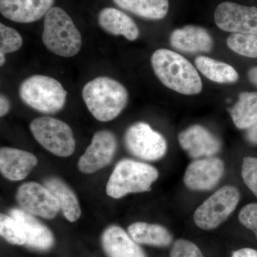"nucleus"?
<instances>
[{
	"mask_svg": "<svg viewBox=\"0 0 257 257\" xmlns=\"http://www.w3.org/2000/svg\"><path fill=\"white\" fill-rule=\"evenodd\" d=\"M248 78L250 82L257 87V67H253L248 71Z\"/></svg>",
	"mask_w": 257,
	"mask_h": 257,
	"instance_id": "nucleus-34",
	"label": "nucleus"
},
{
	"mask_svg": "<svg viewBox=\"0 0 257 257\" xmlns=\"http://www.w3.org/2000/svg\"><path fill=\"white\" fill-rule=\"evenodd\" d=\"M25 104L44 114H55L63 109L67 92L57 79L36 74L25 79L19 88Z\"/></svg>",
	"mask_w": 257,
	"mask_h": 257,
	"instance_id": "nucleus-5",
	"label": "nucleus"
},
{
	"mask_svg": "<svg viewBox=\"0 0 257 257\" xmlns=\"http://www.w3.org/2000/svg\"><path fill=\"white\" fill-rule=\"evenodd\" d=\"M170 257H204L200 248L189 240L180 239L174 243Z\"/></svg>",
	"mask_w": 257,
	"mask_h": 257,
	"instance_id": "nucleus-29",
	"label": "nucleus"
},
{
	"mask_svg": "<svg viewBox=\"0 0 257 257\" xmlns=\"http://www.w3.org/2000/svg\"><path fill=\"white\" fill-rule=\"evenodd\" d=\"M10 109V101L9 99L5 94H1L0 96V116H5Z\"/></svg>",
	"mask_w": 257,
	"mask_h": 257,
	"instance_id": "nucleus-33",
	"label": "nucleus"
},
{
	"mask_svg": "<svg viewBox=\"0 0 257 257\" xmlns=\"http://www.w3.org/2000/svg\"><path fill=\"white\" fill-rule=\"evenodd\" d=\"M30 131L37 143L56 156H71L75 150L72 128L64 121L50 116H41L32 121Z\"/></svg>",
	"mask_w": 257,
	"mask_h": 257,
	"instance_id": "nucleus-7",
	"label": "nucleus"
},
{
	"mask_svg": "<svg viewBox=\"0 0 257 257\" xmlns=\"http://www.w3.org/2000/svg\"><path fill=\"white\" fill-rule=\"evenodd\" d=\"M229 111L236 127L248 130L257 121V92H241Z\"/></svg>",
	"mask_w": 257,
	"mask_h": 257,
	"instance_id": "nucleus-23",
	"label": "nucleus"
},
{
	"mask_svg": "<svg viewBox=\"0 0 257 257\" xmlns=\"http://www.w3.org/2000/svg\"><path fill=\"white\" fill-rule=\"evenodd\" d=\"M21 35L15 29L0 24V66L3 67L6 61L7 54L17 52L23 46Z\"/></svg>",
	"mask_w": 257,
	"mask_h": 257,
	"instance_id": "nucleus-27",
	"label": "nucleus"
},
{
	"mask_svg": "<svg viewBox=\"0 0 257 257\" xmlns=\"http://www.w3.org/2000/svg\"><path fill=\"white\" fill-rule=\"evenodd\" d=\"M240 223L254 233L257 238V203L246 204L239 214Z\"/></svg>",
	"mask_w": 257,
	"mask_h": 257,
	"instance_id": "nucleus-30",
	"label": "nucleus"
},
{
	"mask_svg": "<svg viewBox=\"0 0 257 257\" xmlns=\"http://www.w3.org/2000/svg\"><path fill=\"white\" fill-rule=\"evenodd\" d=\"M101 244L109 257H147L130 234L115 225L104 230L101 235Z\"/></svg>",
	"mask_w": 257,
	"mask_h": 257,
	"instance_id": "nucleus-18",
	"label": "nucleus"
},
{
	"mask_svg": "<svg viewBox=\"0 0 257 257\" xmlns=\"http://www.w3.org/2000/svg\"><path fill=\"white\" fill-rule=\"evenodd\" d=\"M179 143L194 159L214 157L220 151V140L201 125H193L179 135Z\"/></svg>",
	"mask_w": 257,
	"mask_h": 257,
	"instance_id": "nucleus-13",
	"label": "nucleus"
},
{
	"mask_svg": "<svg viewBox=\"0 0 257 257\" xmlns=\"http://www.w3.org/2000/svg\"><path fill=\"white\" fill-rule=\"evenodd\" d=\"M224 162L217 157H204L193 161L184 175V183L193 191H209L216 187L224 174Z\"/></svg>",
	"mask_w": 257,
	"mask_h": 257,
	"instance_id": "nucleus-11",
	"label": "nucleus"
},
{
	"mask_svg": "<svg viewBox=\"0 0 257 257\" xmlns=\"http://www.w3.org/2000/svg\"><path fill=\"white\" fill-rule=\"evenodd\" d=\"M214 20L218 28L224 32L257 34L256 7H246L225 2L216 8Z\"/></svg>",
	"mask_w": 257,
	"mask_h": 257,
	"instance_id": "nucleus-10",
	"label": "nucleus"
},
{
	"mask_svg": "<svg viewBox=\"0 0 257 257\" xmlns=\"http://www.w3.org/2000/svg\"><path fill=\"white\" fill-rule=\"evenodd\" d=\"M240 199L236 187L226 185L207 198L194 211V221L203 230L216 229L234 212Z\"/></svg>",
	"mask_w": 257,
	"mask_h": 257,
	"instance_id": "nucleus-6",
	"label": "nucleus"
},
{
	"mask_svg": "<svg viewBox=\"0 0 257 257\" xmlns=\"http://www.w3.org/2000/svg\"><path fill=\"white\" fill-rule=\"evenodd\" d=\"M132 238L140 244L151 245L159 247H167L173 241V236L162 225L135 222L128 227Z\"/></svg>",
	"mask_w": 257,
	"mask_h": 257,
	"instance_id": "nucleus-20",
	"label": "nucleus"
},
{
	"mask_svg": "<svg viewBox=\"0 0 257 257\" xmlns=\"http://www.w3.org/2000/svg\"><path fill=\"white\" fill-rule=\"evenodd\" d=\"M82 98L98 121H111L126 107L127 90L123 84L108 77H99L89 81L82 89Z\"/></svg>",
	"mask_w": 257,
	"mask_h": 257,
	"instance_id": "nucleus-2",
	"label": "nucleus"
},
{
	"mask_svg": "<svg viewBox=\"0 0 257 257\" xmlns=\"http://www.w3.org/2000/svg\"><path fill=\"white\" fill-rule=\"evenodd\" d=\"M241 177L246 187L257 197V158L246 157L241 166Z\"/></svg>",
	"mask_w": 257,
	"mask_h": 257,
	"instance_id": "nucleus-28",
	"label": "nucleus"
},
{
	"mask_svg": "<svg viewBox=\"0 0 257 257\" xmlns=\"http://www.w3.org/2000/svg\"><path fill=\"white\" fill-rule=\"evenodd\" d=\"M117 147L114 134L101 130L94 134L90 145L79 158L78 168L84 174H92L109 165Z\"/></svg>",
	"mask_w": 257,
	"mask_h": 257,
	"instance_id": "nucleus-12",
	"label": "nucleus"
},
{
	"mask_svg": "<svg viewBox=\"0 0 257 257\" xmlns=\"http://www.w3.org/2000/svg\"><path fill=\"white\" fill-rule=\"evenodd\" d=\"M37 164V157L30 152L11 147H3L0 150V171L10 180L26 178Z\"/></svg>",
	"mask_w": 257,
	"mask_h": 257,
	"instance_id": "nucleus-16",
	"label": "nucleus"
},
{
	"mask_svg": "<svg viewBox=\"0 0 257 257\" xmlns=\"http://www.w3.org/2000/svg\"><path fill=\"white\" fill-rule=\"evenodd\" d=\"M9 214L23 226L27 236L25 246L40 251L50 249L53 246L55 239L52 231L35 216L16 208L10 209Z\"/></svg>",
	"mask_w": 257,
	"mask_h": 257,
	"instance_id": "nucleus-17",
	"label": "nucleus"
},
{
	"mask_svg": "<svg viewBox=\"0 0 257 257\" xmlns=\"http://www.w3.org/2000/svg\"><path fill=\"white\" fill-rule=\"evenodd\" d=\"M195 64L198 70L213 82L228 84L236 82L239 79L236 69L224 62L200 56L196 58Z\"/></svg>",
	"mask_w": 257,
	"mask_h": 257,
	"instance_id": "nucleus-24",
	"label": "nucleus"
},
{
	"mask_svg": "<svg viewBox=\"0 0 257 257\" xmlns=\"http://www.w3.org/2000/svg\"><path fill=\"white\" fill-rule=\"evenodd\" d=\"M158 177V171L152 166L124 159L115 166L106 184V194L119 199L131 193L149 192Z\"/></svg>",
	"mask_w": 257,
	"mask_h": 257,
	"instance_id": "nucleus-4",
	"label": "nucleus"
},
{
	"mask_svg": "<svg viewBox=\"0 0 257 257\" xmlns=\"http://www.w3.org/2000/svg\"><path fill=\"white\" fill-rule=\"evenodd\" d=\"M44 184L57 199L64 217L71 222L78 220L82 213L80 206L73 191L67 184L56 177L45 179Z\"/></svg>",
	"mask_w": 257,
	"mask_h": 257,
	"instance_id": "nucleus-21",
	"label": "nucleus"
},
{
	"mask_svg": "<svg viewBox=\"0 0 257 257\" xmlns=\"http://www.w3.org/2000/svg\"><path fill=\"white\" fill-rule=\"evenodd\" d=\"M171 46L184 53L209 52L214 46L212 37L205 29L195 25H187L177 29L171 34Z\"/></svg>",
	"mask_w": 257,
	"mask_h": 257,
	"instance_id": "nucleus-15",
	"label": "nucleus"
},
{
	"mask_svg": "<svg viewBox=\"0 0 257 257\" xmlns=\"http://www.w3.org/2000/svg\"><path fill=\"white\" fill-rule=\"evenodd\" d=\"M16 199L21 209L33 216L52 219L57 216L60 207L53 194L46 187L30 182L18 189Z\"/></svg>",
	"mask_w": 257,
	"mask_h": 257,
	"instance_id": "nucleus-9",
	"label": "nucleus"
},
{
	"mask_svg": "<svg viewBox=\"0 0 257 257\" xmlns=\"http://www.w3.org/2000/svg\"><path fill=\"white\" fill-rule=\"evenodd\" d=\"M231 257H257V250L251 248H242L236 250Z\"/></svg>",
	"mask_w": 257,
	"mask_h": 257,
	"instance_id": "nucleus-31",
	"label": "nucleus"
},
{
	"mask_svg": "<svg viewBox=\"0 0 257 257\" xmlns=\"http://www.w3.org/2000/svg\"><path fill=\"white\" fill-rule=\"evenodd\" d=\"M98 23L104 31L115 36H124L128 41H135L140 36V30L133 19L123 12L111 8L101 10Z\"/></svg>",
	"mask_w": 257,
	"mask_h": 257,
	"instance_id": "nucleus-19",
	"label": "nucleus"
},
{
	"mask_svg": "<svg viewBox=\"0 0 257 257\" xmlns=\"http://www.w3.org/2000/svg\"><path fill=\"white\" fill-rule=\"evenodd\" d=\"M121 9L140 18L150 20L165 18L169 10V0H113Z\"/></svg>",
	"mask_w": 257,
	"mask_h": 257,
	"instance_id": "nucleus-22",
	"label": "nucleus"
},
{
	"mask_svg": "<svg viewBox=\"0 0 257 257\" xmlns=\"http://www.w3.org/2000/svg\"><path fill=\"white\" fill-rule=\"evenodd\" d=\"M246 139L251 145H257V121L252 126L246 130Z\"/></svg>",
	"mask_w": 257,
	"mask_h": 257,
	"instance_id": "nucleus-32",
	"label": "nucleus"
},
{
	"mask_svg": "<svg viewBox=\"0 0 257 257\" xmlns=\"http://www.w3.org/2000/svg\"><path fill=\"white\" fill-rule=\"evenodd\" d=\"M0 234L12 244L25 245L27 236L23 226L10 215H0Z\"/></svg>",
	"mask_w": 257,
	"mask_h": 257,
	"instance_id": "nucleus-26",
	"label": "nucleus"
},
{
	"mask_svg": "<svg viewBox=\"0 0 257 257\" xmlns=\"http://www.w3.org/2000/svg\"><path fill=\"white\" fill-rule=\"evenodd\" d=\"M126 149L134 156L146 161H157L165 156L167 150L165 138L145 122L135 123L124 135Z\"/></svg>",
	"mask_w": 257,
	"mask_h": 257,
	"instance_id": "nucleus-8",
	"label": "nucleus"
},
{
	"mask_svg": "<svg viewBox=\"0 0 257 257\" xmlns=\"http://www.w3.org/2000/svg\"><path fill=\"white\" fill-rule=\"evenodd\" d=\"M42 42L56 55L72 57L82 47V35L68 14L58 7L47 13L44 19Z\"/></svg>",
	"mask_w": 257,
	"mask_h": 257,
	"instance_id": "nucleus-3",
	"label": "nucleus"
},
{
	"mask_svg": "<svg viewBox=\"0 0 257 257\" xmlns=\"http://www.w3.org/2000/svg\"><path fill=\"white\" fill-rule=\"evenodd\" d=\"M151 64L157 78L169 89L185 95L202 92V82L197 69L177 52L157 50L152 56Z\"/></svg>",
	"mask_w": 257,
	"mask_h": 257,
	"instance_id": "nucleus-1",
	"label": "nucleus"
},
{
	"mask_svg": "<svg viewBox=\"0 0 257 257\" xmlns=\"http://www.w3.org/2000/svg\"><path fill=\"white\" fill-rule=\"evenodd\" d=\"M55 0H0V13L15 23H32L45 17Z\"/></svg>",
	"mask_w": 257,
	"mask_h": 257,
	"instance_id": "nucleus-14",
	"label": "nucleus"
},
{
	"mask_svg": "<svg viewBox=\"0 0 257 257\" xmlns=\"http://www.w3.org/2000/svg\"><path fill=\"white\" fill-rule=\"evenodd\" d=\"M226 44L233 52L250 58H257V34H231Z\"/></svg>",
	"mask_w": 257,
	"mask_h": 257,
	"instance_id": "nucleus-25",
	"label": "nucleus"
}]
</instances>
